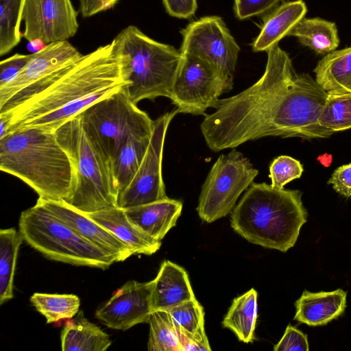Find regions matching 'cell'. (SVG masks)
Masks as SVG:
<instances>
[{
	"mask_svg": "<svg viewBox=\"0 0 351 351\" xmlns=\"http://www.w3.org/2000/svg\"><path fill=\"white\" fill-rule=\"evenodd\" d=\"M79 11L84 18H88L113 8L119 0H78Z\"/></svg>",
	"mask_w": 351,
	"mask_h": 351,
	"instance_id": "obj_40",
	"label": "cell"
},
{
	"mask_svg": "<svg viewBox=\"0 0 351 351\" xmlns=\"http://www.w3.org/2000/svg\"><path fill=\"white\" fill-rule=\"evenodd\" d=\"M182 56L169 99L178 113L204 115L208 108H215L222 94L232 88L233 79L197 56Z\"/></svg>",
	"mask_w": 351,
	"mask_h": 351,
	"instance_id": "obj_10",
	"label": "cell"
},
{
	"mask_svg": "<svg viewBox=\"0 0 351 351\" xmlns=\"http://www.w3.org/2000/svg\"><path fill=\"white\" fill-rule=\"evenodd\" d=\"M31 54L15 53L0 62V87L12 80L30 60Z\"/></svg>",
	"mask_w": 351,
	"mask_h": 351,
	"instance_id": "obj_36",
	"label": "cell"
},
{
	"mask_svg": "<svg viewBox=\"0 0 351 351\" xmlns=\"http://www.w3.org/2000/svg\"><path fill=\"white\" fill-rule=\"evenodd\" d=\"M180 33L181 53L197 56L224 77L233 79L240 47L221 17H202L189 23Z\"/></svg>",
	"mask_w": 351,
	"mask_h": 351,
	"instance_id": "obj_12",
	"label": "cell"
},
{
	"mask_svg": "<svg viewBox=\"0 0 351 351\" xmlns=\"http://www.w3.org/2000/svg\"><path fill=\"white\" fill-rule=\"evenodd\" d=\"M25 0H0V55L12 51L21 41V15Z\"/></svg>",
	"mask_w": 351,
	"mask_h": 351,
	"instance_id": "obj_30",
	"label": "cell"
},
{
	"mask_svg": "<svg viewBox=\"0 0 351 351\" xmlns=\"http://www.w3.org/2000/svg\"><path fill=\"white\" fill-rule=\"evenodd\" d=\"M288 36L296 37L304 46L319 55H326L339 45L336 24L321 18H302Z\"/></svg>",
	"mask_w": 351,
	"mask_h": 351,
	"instance_id": "obj_24",
	"label": "cell"
},
{
	"mask_svg": "<svg viewBox=\"0 0 351 351\" xmlns=\"http://www.w3.org/2000/svg\"><path fill=\"white\" fill-rule=\"evenodd\" d=\"M28 49L33 53H36L42 49L46 45L39 40L28 41Z\"/></svg>",
	"mask_w": 351,
	"mask_h": 351,
	"instance_id": "obj_41",
	"label": "cell"
},
{
	"mask_svg": "<svg viewBox=\"0 0 351 351\" xmlns=\"http://www.w3.org/2000/svg\"><path fill=\"white\" fill-rule=\"evenodd\" d=\"M263 75L241 93L220 99L200 125L207 146L217 152L267 136L325 138L334 132L318 117L328 93L309 74L297 73L276 45L266 51Z\"/></svg>",
	"mask_w": 351,
	"mask_h": 351,
	"instance_id": "obj_1",
	"label": "cell"
},
{
	"mask_svg": "<svg viewBox=\"0 0 351 351\" xmlns=\"http://www.w3.org/2000/svg\"><path fill=\"white\" fill-rule=\"evenodd\" d=\"M129 84L124 56L112 40L0 105V117L7 123V134L29 128L55 132L90 105Z\"/></svg>",
	"mask_w": 351,
	"mask_h": 351,
	"instance_id": "obj_2",
	"label": "cell"
},
{
	"mask_svg": "<svg viewBox=\"0 0 351 351\" xmlns=\"http://www.w3.org/2000/svg\"><path fill=\"white\" fill-rule=\"evenodd\" d=\"M82 55L68 40L47 44L39 51L32 53L22 71L9 83L0 87V105L73 65Z\"/></svg>",
	"mask_w": 351,
	"mask_h": 351,
	"instance_id": "obj_15",
	"label": "cell"
},
{
	"mask_svg": "<svg viewBox=\"0 0 351 351\" xmlns=\"http://www.w3.org/2000/svg\"><path fill=\"white\" fill-rule=\"evenodd\" d=\"M154 280H129L95 313L107 327L127 330L135 325L148 323L153 308Z\"/></svg>",
	"mask_w": 351,
	"mask_h": 351,
	"instance_id": "obj_14",
	"label": "cell"
},
{
	"mask_svg": "<svg viewBox=\"0 0 351 351\" xmlns=\"http://www.w3.org/2000/svg\"><path fill=\"white\" fill-rule=\"evenodd\" d=\"M112 40L124 56L130 82L124 90L130 99L137 104L143 99L169 98L182 58L180 51L151 38L132 25Z\"/></svg>",
	"mask_w": 351,
	"mask_h": 351,
	"instance_id": "obj_6",
	"label": "cell"
},
{
	"mask_svg": "<svg viewBox=\"0 0 351 351\" xmlns=\"http://www.w3.org/2000/svg\"><path fill=\"white\" fill-rule=\"evenodd\" d=\"M346 297L341 289L317 293L304 290L295 302L293 319L311 326L326 325L344 313Z\"/></svg>",
	"mask_w": 351,
	"mask_h": 351,
	"instance_id": "obj_18",
	"label": "cell"
},
{
	"mask_svg": "<svg viewBox=\"0 0 351 351\" xmlns=\"http://www.w3.org/2000/svg\"><path fill=\"white\" fill-rule=\"evenodd\" d=\"M257 292L251 289L235 298L225 315L222 326L232 330L244 343L254 341L257 319Z\"/></svg>",
	"mask_w": 351,
	"mask_h": 351,
	"instance_id": "obj_25",
	"label": "cell"
},
{
	"mask_svg": "<svg viewBox=\"0 0 351 351\" xmlns=\"http://www.w3.org/2000/svg\"><path fill=\"white\" fill-rule=\"evenodd\" d=\"M36 203L78 234L114 255L117 262L133 255L130 248L108 230L65 201L38 197Z\"/></svg>",
	"mask_w": 351,
	"mask_h": 351,
	"instance_id": "obj_16",
	"label": "cell"
},
{
	"mask_svg": "<svg viewBox=\"0 0 351 351\" xmlns=\"http://www.w3.org/2000/svg\"><path fill=\"white\" fill-rule=\"evenodd\" d=\"M30 302L43 315L47 324L71 319L79 313L80 300L74 294H49L35 293Z\"/></svg>",
	"mask_w": 351,
	"mask_h": 351,
	"instance_id": "obj_28",
	"label": "cell"
},
{
	"mask_svg": "<svg viewBox=\"0 0 351 351\" xmlns=\"http://www.w3.org/2000/svg\"><path fill=\"white\" fill-rule=\"evenodd\" d=\"M149 351H183L177 328L170 313L165 310L154 311L149 317Z\"/></svg>",
	"mask_w": 351,
	"mask_h": 351,
	"instance_id": "obj_29",
	"label": "cell"
},
{
	"mask_svg": "<svg viewBox=\"0 0 351 351\" xmlns=\"http://www.w3.org/2000/svg\"><path fill=\"white\" fill-rule=\"evenodd\" d=\"M168 14L178 19H188L196 12L197 0H162Z\"/></svg>",
	"mask_w": 351,
	"mask_h": 351,
	"instance_id": "obj_38",
	"label": "cell"
},
{
	"mask_svg": "<svg viewBox=\"0 0 351 351\" xmlns=\"http://www.w3.org/2000/svg\"><path fill=\"white\" fill-rule=\"evenodd\" d=\"M280 0H234L237 17L244 20L274 9Z\"/></svg>",
	"mask_w": 351,
	"mask_h": 351,
	"instance_id": "obj_34",
	"label": "cell"
},
{
	"mask_svg": "<svg viewBox=\"0 0 351 351\" xmlns=\"http://www.w3.org/2000/svg\"><path fill=\"white\" fill-rule=\"evenodd\" d=\"M77 15L71 0H25L22 36L27 41L39 40L45 45L68 40L77 32Z\"/></svg>",
	"mask_w": 351,
	"mask_h": 351,
	"instance_id": "obj_13",
	"label": "cell"
},
{
	"mask_svg": "<svg viewBox=\"0 0 351 351\" xmlns=\"http://www.w3.org/2000/svg\"><path fill=\"white\" fill-rule=\"evenodd\" d=\"M306 12L307 7L302 0L285 2L276 6L265 16L259 34L252 43L253 51H267L278 45Z\"/></svg>",
	"mask_w": 351,
	"mask_h": 351,
	"instance_id": "obj_21",
	"label": "cell"
},
{
	"mask_svg": "<svg viewBox=\"0 0 351 351\" xmlns=\"http://www.w3.org/2000/svg\"><path fill=\"white\" fill-rule=\"evenodd\" d=\"M85 214L126 244L134 254L152 255L161 246V241L151 237L132 223L121 208L110 206Z\"/></svg>",
	"mask_w": 351,
	"mask_h": 351,
	"instance_id": "obj_17",
	"label": "cell"
},
{
	"mask_svg": "<svg viewBox=\"0 0 351 351\" xmlns=\"http://www.w3.org/2000/svg\"><path fill=\"white\" fill-rule=\"evenodd\" d=\"M19 228L23 241L49 259L101 269L117 262L114 255L78 234L38 203L21 213Z\"/></svg>",
	"mask_w": 351,
	"mask_h": 351,
	"instance_id": "obj_7",
	"label": "cell"
},
{
	"mask_svg": "<svg viewBox=\"0 0 351 351\" xmlns=\"http://www.w3.org/2000/svg\"><path fill=\"white\" fill-rule=\"evenodd\" d=\"M258 174L250 160L234 148L221 154L202 186L196 208L200 219L212 223L231 213Z\"/></svg>",
	"mask_w": 351,
	"mask_h": 351,
	"instance_id": "obj_9",
	"label": "cell"
},
{
	"mask_svg": "<svg viewBox=\"0 0 351 351\" xmlns=\"http://www.w3.org/2000/svg\"><path fill=\"white\" fill-rule=\"evenodd\" d=\"M79 114L86 131L111 161L130 137L152 134L154 120L130 99L124 88Z\"/></svg>",
	"mask_w": 351,
	"mask_h": 351,
	"instance_id": "obj_8",
	"label": "cell"
},
{
	"mask_svg": "<svg viewBox=\"0 0 351 351\" xmlns=\"http://www.w3.org/2000/svg\"><path fill=\"white\" fill-rule=\"evenodd\" d=\"M176 327L183 351L211 350L206 335H193L176 325Z\"/></svg>",
	"mask_w": 351,
	"mask_h": 351,
	"instance_id": "obj_39",
	"label": "cell"
},
{
	"mask_svg": "<svg viewBox=\"0 0 351 351\" xmlns=\"http://www.w3.org/2000/svg\"><path fill=\"white\" fill-rule=\"evenodd\" d=\"M302 195L299 190L252 182L231 212V227L250 243L286 252L307 221Z\"/></svg>",
	"mask_w": 351,
	"mask_h": 351,
	"instance_id": "obj_4",
	"label": "cell"
},
{
	"mask_svg": "<svg viewBox=\"0 0 351 351\" xmlns=\"http://www.w3.org/2000/svg\"><path fill=\"white\" fill-rule=\"evenodd\" d=\"M178 113L175 108L154 120L144 158L132 181L119 193L118 207L127 209L168 197L162 173L163 149L169 123Z\"/></svg>",
	"mask_w": 351,
	"mask_h": 351,
	"instance_id": "obj_11",
	"label": "cell"
},
{
	"mask_svg": "<svg viewBox=\"0 0 351 351\" xmlns=\"http://www.w3.org/2000/svg\"><path fill=\"white\" fill-rule=\"evenodd\" d=\"M174 324L184 330L197 335L205 336L204 311L196 300L184 302L167 311Z\"/></svg>",
	"mask_w": 351,
	"mask_h": 351,
	"instance_id": "obj_32",
	"label": "cell"
},
{
	"mask_svg": "<svg viewBox=\"0 0 351 351\" xmlns=\"http://www.w3.org/2000/svg\"><path fill=\"white\" fill-rule=\"evenodd\" d=\"M153 280L154 311H169L184 302L196 299L186 271L170 261L162 263Z\"/></svg>",
	"mask_w": 351,
	"mask_h": 351,
	"instance_id": "obj_20",
	"label": "cell"
},
{
	"mask_svg": "<svg viewBox=\"0 0 351 351\" xmlns=\"http://www.w3.org/2000/svg\"><path fill=\"white\" fill-rule=\"evenodd\" d=\"M60 340L63 351H105L112 344L109 335L88 320L82 311L66 322Z\"/></svg>",
	"mask_w": 351,
	"mask_h": 351,
	"instance_id": "obj_23",
	"label": "cell"
},
{
	"mask_svg": "<svg viewBox=\"0 0 351 351\" xmlns=\"http://www.w3.org/2000/svg\"><path fill=\"white\" fill-rule=\"evenodd\" d=\"M319 125L332 132L351 128V94L329 95L318 117Z\"/></svg>",
	"mask_w": 351,
	"mask_h": 351,
	"instance_id": "obj_31",
	"label": "cell"
},
{
	"mask_svg": "<svg viewBox=\"0 0 351 351\" xmlns=\"http://www.w3.org/2000/svg\"><path fill=\"white\" fill-rule=\"evenodd\" d=\"M308 350L307 335L291 324L287 326L282 337L274 347L275 351H308Z\"/></svg>",
	"mask_w": 351,
	"mask_h": 351,
	"instance_id": "obj_35",
	"label": "cell"
},
{
	"mask_svg": "<svg viewBox=\"0 0 351 351\" xmlns=\"http://www.w3.org/2000/svg\"><path fill=\"white\" fill-rule=\"evenodd\" d=\"M55 134L75 169L73 193L66 202L84 213L117 206L112 161L86 131L80 115L63 123Z\"/></svg>",
	"mask_w": 351,
	"mask_h": 351,
	"instance_id": "obj_5",
	"label": "cell"
},
{
	"mask_svg": "<svg viewBox=\"0 0 351 351\" xmlns=\"http://www.w3.org/2000/svg\"><path fill=\"white\" fill-rule=\"evenodd\" d=\"M333 189L345 197H351V163L337 168L328 181Z\"/></svg>",
	"mask_w": 351,
	"mask_h": 351,
	"instance_id": "obj_37",
	"label": "cell"
},
{
	"mask_svg": "<svg viewBox=\"0 0 351 351\" xmlns=\"http://www.w3.org/2000/svg\"><path fill=\"white\" fill-rule=\"evenodd\" d=\"M0 169L44 199L66 202L73 193L74 166L55 132L29 128L8 133L0 139Z\"/></svg>",
	"mask_w": 351,
	"mask_h": 351,
	"instance_id": "obj_3",
	"label": "cell"
},
{
	"mask_svg": "<svg viewBox=\"0 0 351 351\" xmlns=\"http://www.w3.org/2000/svg\"><path fill=\"white\" fill-rule=\"evenodd\" d=\"M151 135L130 137L112 160L119 193L132 181L147 151Z\"/></svg>",
	"mask_w": 351,
	"mask_h": 351,
	"instance_id": "obj_26",
	"label": "cell"
},
{
	"mask_svg": "<svg viewBox=\"0 0 351 351\" xmlns=\"http://www.w3.org/2000/svg\"><path fill=\"white\" fill-rule=\"evenodd\" d=\"M303 171V166L299 160L289 156H280L269 165L271 185L277 189H284L291 181L300 178Z\"/></svg>",
	"mask_w": 351,
	"mask_h": 351,
	"instance_id": "obj_33",
	"label": "cell"
},
{
	"mask_svg": "<svg viewBox=\"0 0 351 351\" xmlns=\"http://www.w3.org/2000/svg\"><path fill=\"white\" fill-rule=\"evenodd\" d=\"M313 71L316 82L328 94H351V47L325 55Z\"/></svg>",
	"mask_w": 351,
	"mask_h": 351,
	"instance_id": "obj_22",
	"label": "cell"
},
{
	"mask_svg": "<svg viewBox=\"0 0 351 351\" xmlns=\"http://www.w3.org/2000/svg\"><path fill=\"white\" fill-rule=\"evenodd\" d=\"M182 202L167 197L152 203L124 209L130 221L151 237L161 241L176 226Z\"/></svg>",
	"mask_w": 351,
	"mask_h": 351,
	"instance_id": "obj_19",
	"label": "cell"
},
{
	"mask_svg": "<svg viewBox=\"0 0 351 351\" xmlns=\"http://www.w3.org/2000/svg\"><path fill=\"white\" fill-rule=\"evenodd\" d=\"M23 241L14 228L0 230V305L13 298L17 256Z\"/></svg>",
	"mask_w": 351,
	"mask_h": 351,
	"instance_id": "obj_27",
	"label": "cell"
},
{
	"mask_svg": "<svg viewBox=\"0 0 351 351\" xmlns=\"http://www.w3.org/2000/svg\"><path fill=\"white\" fill-rule=\"evenodd\" d=\"M317 160L324 167H329L332 160V157L331 154H324L322 155H320L317 158Z\"/></svg>",
	"mask_w": 351,
	"mask_h": 351,
	"instance_id": "obj_42",
	"label": "cell"
}]
</instances>
